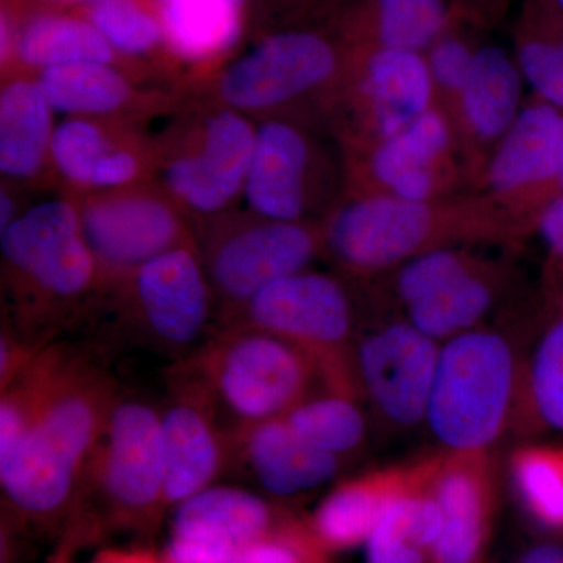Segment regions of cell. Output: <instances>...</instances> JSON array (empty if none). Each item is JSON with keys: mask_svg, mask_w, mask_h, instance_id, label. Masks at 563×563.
<instances>
[{"mask_svg": "<svg viewBox=\"0 0 563 563\" xmlns=\"http://www.w3.org/2000/svg\"><path fill=\"white\" fill-rule=\"evenodd\" d=\"M80 233L79 217L68 202L40 203L3 229V258L11 272L22 277L41 258L62 250Z\"/></svg>", "mask_w": 563, "mask_h": 563, "instance_id": "83f0119b", "label": "cell"}, {"mask_svg": "<svg viewBox=\"0 0 563 563\" xmlns=\"http://www.w3.org/2000/svg\"><path fill=\"white\" fill-rule=\"evenodd\" d=\"M314 251L317 243L307 229L269 221L222 242L211 254L210 277L225 299L247 303L274 282L303 272Z\"/></svg>", "mask_w": 563, "mask_h": 563, "instance_id": "7c38bea8", "label": "cell"}, {"mask_svg": "<svg viewBox=\"0 0 563 563\" xmlns=\"http://www.w3.org/2000/svg\"><path fill=\"white\" fill-rule=\"evenodd\" d=\"M282 418L303 442L342 459L361 448L366 435L357 399L332 391L309 396Z\"/></svg>", "mask_w": 563, "mask_h": 563, "instance_id": "f1b7e54d", "label": "cell"}, {"mask_svg": "<svg viewBox=\"0 0 563 563\" xmlns=\"http://www.w3.org/2000/svg\"><path fill=\"white\" fill-rule=\"evenodd\" d=\"M379 47L424 52L450 24L446 0H372Z\"/></svg>", "mask_w": 563, "mask_h": 563, "instance_id": "1f68e13d", "label": "cell"}, {"mask_svg": "<svg viewBox=\"0 0 563 563\" xmlns=\"http://www.w3.org/2000/svg\"><path fill=\"white\" fill-rule=\"evenodd\" d=\"M92 563H163L152 554L143 551H106L99 554Z\"/></svg>", "mask_w": 563, "mask_h": 563, "instance_id": "60d3db41", "label": "cell"}, {"mask_svg": "<svg viewBox=\"0 0 563 563\" xmlns=\"http://www.w3.org/2000/svg\"><path fill=\"white\" fill-rule=\"evenodd\" d=\"M91 20L110 46L128 54L150 51L161 36L158 25L133 0H98Z\"/></svg>", "mask_w": 563, "mask_h": 563, "instance_id": "d590c367", "label": "cell"}, {"mask_svg": "<svg viewBox=\"0 0 563 563\" xmlns=\"http://www.w3.org/2000/svg\"><path fill=\"white\" fill-rule=\"evenodd\" d=\"M51 154L63 176L80 185H92L96 169L110 154L109 143L90 122H63L52 133Z\"/></svg>", "mask_w": 563, "mask_h": 563, "instance_id": "e575fe53", "label": "cell"}, {"mask_svg": "<svg viewBox=\"0 0 563 563\" xmlns=\"http://www.w3.org/2000/svg\"><path fill=\"white\" fill-rule=\"evenodd\" d=\"M551 2L554 3L558 9H561L563 11V0H551Z\"/></svg>", "mask_w": 563, "mask_h": 563, "instance_id": "f6af8a7d", "label": "cell"}, {"mask_svg": "<svg viewBox=\"0 0 563 563\" xmlns=\"http://www.w3.org/2000/svg\"><path fill=\"white\" fill-rule=\"evenodd\" d=\"M179 365L232 418L233 428L285 417L321 383L306 352L252 325L206 340Z\"/></svg>", "mask_w": 563, "mask_h": 563, "instance_id": "3957f363", "label": "cell"}, {"mask_svg": "<svg viewBox=\"0 0 563 563\" xmlns=\"http://www.w3.org/2000/svg\"><path fill=\"white\" fill-rule=\"evenodd\" d=\"M525 384L529 412L563 431V309L537 344Z\"/></svg>", "mask_w": 563, "mask_h": 563, "instance_id": "d6a6232c", "label": "cell"}, {"mask_svg": "<svg viewBox=\"0 0 563 563\" xmlns=\"http://www.w3.org/2000/svg\"><path fill=\"white\" fill-rule=\"evenodd\" d=\"M517 563H563V547L540 544L521 555Z\"/></svg>", "mask_w": 563, "mask_h": 563, "instance_id": "b9f144b4", "label": "cell"}, {"mask_svg": "<svg viewBox=\"0 0 563 563\" xmlns=\"http://www.w3.org/2000/svg\"><path fill=\"white\" fill-rule=\"evenodd\" d=\"M36 85L51 109L65 113H109L131 98V85L107 63L51 66L43 70Z\"/></svg>", "mask_w": 563, "mask_h": 563, "instance_id": "d4e9b609", "label": "cell"}, {"mask_svg": "<svg viewBox=\"0 0 563 563\" xmlns=\"http://www.w3.org/2000/svg\"><path fill=\"white\" fill-rule=\"evenodd\" d=\"M562 188H563V174H562Z\"/></svg>", "mask_w": 563, "mask_h": 563, "instance_id": "bcb514c9", "label": "cell"}, {"mask_svg": "<svg viewBox=\"0 0 563 563\" xmlns=\"http://www.w3.org/2000/svg\"><path fill=\"white\" fill-rule=\"evenodd\" d=\"M254 150L250 122L222 111L207 125L201 151L168 166L166 184L192 209L220 210L246 184Z\"/></svg>", "mask_w": 563, "mask_h": 563, "instance_id": "5bb4252c", "label": "cell"}, {"mask_svg": "<svg viewBox=\"0 0 563 563\" xmlns=\"http://www.w3.org/2000/svg\"><path fill=\"white\" fill-rule=\"evenodd\" d=\"M335 65L328 41L313 33H280L233 63L220 92L235 109H268L328 80Z\"/></svg>", "mask_w": 563, "mask_h": 563, "instance_id": "9c48e42d", "label": "cell"}, {"mask_svg": "<svg viewBox=\"0 0 563 563\" xmlns=\"http://www.w3.org/2000/svg\"><path fill=\"white\" fill-rule=\"evenodd\" d=\"M136 169H139V165L131 154L111 151L96 169L92 185L95 187H120L135 177Z\"/></svg>", "mask_w": 563, "mask_h": 563, "instance_id": "ab89813d", "label": "cell"}, {"mask_svg": "<svg viewBox=\"0 0 563 563\" xmlns=\"http://www.w3.org/2000/svg\"><path fill=\"white\" fill-rule=\"evenodd\" d=\"M515 60L540 101L563 111V11L551 0L526 3Z\"/></svg>", "mask_w": 563, "mask_h": 563, "instance_id": "cb8c5ba5", "label": "cell"}, {"mask_svg": "<svg viewBox=\"0 0 563 563\" xmlns=\"http://www.w3.org/2000/svg\"><path fill=\"white\" fill-rule=\"evenodd\" d=\"M232 457L279 498L310 492L340 472L343 459L303 442L284 418L231 429Z\"/></svg>", "mask_w": 563, "mask_h": 563, "instance_id": "9a60e30c", "label": "cell"}, {"mask_svg": "<svg viewBox=\"0 0 563 563\" xmlns=\"http://www.w3.org/2000/svg\"><path fill=\"white\" fill-rule=\"evenodd\" d=\"M472 263L459 252L432 250L415 255L407 261L398 274L396 291L404 306L410 307L431 292L439 290L448 282L472 272Z\"/></svg>", "mask_w": 563, "mask_h": 563, "instance_id": "74e56055", "label": "cell"}, {"mask_svg": "<svg viewBox=\"0 0 563 563\" xmlns=\"http://www.w3.org/2000/svg\"><path fill=\"white\" fill-rule=\"evenodd\" d=\"M510 474L533 520L548 531L563 532V451L536 444L518 448Z\"/></svg>", "mask_w": 563, "mask_h": 563, "instance_id": "f546056e", "label": "cell"}, {"mask_svg": "<svg viewBox=\"0 0 563 563\" xmlns=\"http://www.w3.org/2000/svg\"><path fill=\"white\" fill-rule=\"evenodd\" d=\"M433 229L428 203L377 196L344 207L333 218L328 243L344 265L373 272L422 254Z\"/></svg>", "mask_w": 563, "mask_h": 563, "instance_id": "30bf717a", "label": "cell"}, {"mask_svg": "<svg viewBox=\"0 0 563 563\" xmlns=\"http://www.w3.org/2000/svg\"><path fill=\"white\" fill-rule=\"evenodd\" d=\"M132 274L147 336L180 361L188 357L201 346L210 318V287L201 262L187 247L176 246Z\"/></svg>", "mask_w": 563, "mask_h": 563, "instance_id": "ba28073f", "label": "cell"}, {"mask_svg": "<svg viewBox=\"0 0 563 563\" xmlns=\"http://www.w3.org/2000/svg\"><path fill=\"white\" fill-rule=\"evenodd\" d=\"M440 344L398 321L355 343V368L363 398L388 424L413 428L426 421Z\"/></svg>", "mask_w": 563, "mask_h": 563, "instance_id": "52a82bcc", "label": "cell"}, {"mask_svg": "<svg viewBox=\"0 0 563 563\" xmlns=\"http://www.w3.org/2000/svg\"><path fill=\"white\" fill-rule=\"evenodd\" d=\"M328 554L309 525L282 523L244 547L232 563H328Z\"/></svg>", "mask_w": 563, "mask_h": 563, "instance_id": "8d00e7d4", "label": "cell"}, {"mask_svg": "<svg viewBox=\"0 0 563 563\" xmlns=\"http://www.w3.org/2000/svg\"><path fill=\"white\" fill-rule=\"evenodd\" d=\"M495 474L487 451L432 457L431 487L443 529L432 563H479L495 514Z\"/></svg>", "mask_w": 563, "mask_h": 563, "instance_id": "8fae6325", "label": "cell"}, {"mask_svg": "<svg viewBox=\"0 0 563 563\" xmlns=\"http://www.w3.org/2000/svg\"><path fill=\"white\" fill-rule=\"evenodd\" d=\"M246 306L252 328L287 340L312 358L328 391L363 399L351 302L339 282L324 274H291L263 288Z\"/></svg>", "mask_w": 563, "mask_h": 563, "instance_id": "277c9868", "label": "cell"}, {"mask_svg": "<svg viewBox=\"0 0 563 563\" xmlns=\"http://www.w3.org/2000/svg\"><path fill=\"white\" fill-rule=\"evenodd\" d=\"M169 41L192 60L213 57L239 36L242 0H162Z\"/></svg>", "mask_w": 563, "mask_h": 563, "instance_id": "484cf974", "label": "cell"}, {"mask_svg": "<svg viewBox=\"0 0 563 563\" xmlns=\"http://www.w3.org/2000/svg\"><path fill=\"white\" fill-rule=\"evenodd\" d=\"M85 484L128 517H147L166 504L162 415L150 402L118 396L111 407Z\"/></svg>", "mask_w": 563, "mask_h": 563, "instance_id": "5b68a950", "label": "cell"}, {"mask_svg": "<svg viewBox=\"0 0 563 563\" xmlns=\"http://www.w3.org/2000/svg\"><path fill=\"white\" fill-rule=\"evenodd\" d=\"M21 57L31 65L51 66L68 63H107L110 44L95 25L69 18H41L29 25L20 44Z\"/></svg>", "mask_w": 563, "mask_h": 563, "instance_id": "4dcf8cb0", "label": "cell"}, {"mask_svg": "<svg viewBox=\"0 0 563 563\" xmlns=\"http://www.w3.org/2000/svg\"><path fill=\"white\" fill-rule=\"evenodd\" d=\"M493 298L492 285L472 269L407 307V317L426 335L446 342L476 329L492 309Z\"/></svg>", "mask_w": 563, "mask_h": 563, "instance_id": "4316f807", "label": "cell"}, {"mask_svg": "<svg viewBox=\"0 0 563 563\" xmlns=\"http://www.w3.org/2000/svg\"><path fill=\"white\" fill-rule=\"evenodd\" d=\"M523 74L517 60L496 44L474 52L472 70L462 88V109L470 128L484 140L503 139L520 113Z\"/></svg>", "mask_w": 563, "mask_h": 563, "instance_id": "7402d4cb", "label": "cell"}, {"mask_svg": "<svg viewBox=\"0 0 563 563\" xmlns=\"http://www.w3.org/2000/svg\"><path fill=\"white\" fill-rule=\"evenodd\" d=\"M80 224L99 268L114 273H133L179 246V222L173 211L147 196L99 199L87 207Z\"/></svg>", "mask_w": 563, "mask_h": 563, "instance_id": "4fadbf2b", "label": "cell"}, {"mask_svg": "<svg viewBox=\"0 0 563 563\" xmlns=\"http://www.w3.org/2000/svg\"><path fill=\"white\" fill-rule=\"evenodd\" d=\"M412 483V465H410ZM399 493L366 539V563H428L431 555L418 547L410 521L409 488Z\"/></svg>", "mask_w": 563, "mask_h": 563, "instance_id": "836d02e7", "label": "cell"}, {"mask_svg": "<svg viewBox=\"0 0 563 563\" xmlns=\"http://www.w3.org/2000/svg\"><path fill=\"white\" fill-rule=\"evenodd\" d=\"M276 515L261 496L235 487H211L179 504L173 536L239 554L276 528Z\"/></svg>", "mask_w": 563, "mask_h": 563, "instance_id": "ac0fdd59", "label": "cell"}, {"mask_svg": "<svg viewBox=\"0 0 563 563\" xmlns=\"http://www.w3.org/2000/svg\"><path fill=\"white\" fill-rule=\"evenodd\" d=\"M468 2L473 3L476 9L484 11H498L499 7L503 5L504 0H468Z\"/></svg>", "mask_w": 563, "mask_h": 563, "instance_id": "ee69618b", "label": "cell"}, {"mask_svg": "<svg viewBox=\"0 0 563 563\" xmlns=\"http://www.w3.org/2000/svg\"><path fill=\"white\" fill-rule=\"evenodd\" d=\"M49 102L38 85L13 81L0 96V169L14 179L38 173L51 151Z\"/></svg>", "mask_w": 563, "mask_h": 563, "instance_id": "603a6c76", "label": "cell"}, {"mask_svg": "<svg viewBox=\"0 0 563 563\" xmlns=\"http://www.w3.org/2000/svg\"><path fill=\"white\" fill-rule=\"evenodd\" d=\"M309 147L301 133L284 122H268L255 133L246 198L272 221L292 222L303 210V179Z\"/></svg>", "mask_w": 563, "mask_h": 563, "instance_id": "e0dca14e", "label": "cell"}, {"mask_svg": "<svg viewBox=\"0 0 563 563\" xmlns=\"http://www.w3.org/2000/svg\"><path fill=\"white\" fill-rule=\"evenodd\" d=\"M563 111L531 103L504 133L488 169L496 191L529 190L548 201L563 195Z\"/></svg>", "mask_w": 563, "mask_h": 563, "instance_id": "2e32d148", "label": "cell"}, {"mask_svg": "<svg viewBox=\"0 0 563 563\" xmlns=\"http://www.w3.org/2000/svg\"><path fill=\"white\" fill-rule=\"evenodd\" d=\"M13 214V201H11L10 196L2 195V199H0V224H2V231L14 220Z\"/></svg>", "mask_w": 563, "mask_h": 563, "instance_id": "7bdbcfd3", "label": "cell"}, {"mask_svg": "<svg viewBox=\"0 0 563 563\" xmlns=\"http://www.w3.org/2000/svg\"><path fill=\"white\" fill-rule=\"evenodd\" d=\"M474 52L462 36L444 32L428 49L429 70L433 84L448 91L461 92L472 70Z\"/></svg>", "mask_w": 563, "mask_h": 563, "instance_id": "f35d334b", "label": "cell"}, {"mask_svg": "<svg viewBox=\"0 0 563 563\" xmlns=\"http://www.w3.org/2000/svg\"><path fill=\"white\" fill-rule=\"evenodd\" d=\"M161 410L166 465V504L187 501L211 487L232 461L231 428H222L217 402L180 365L169 377Z\"/></svg>", "mask_w": 563, "mask_h": 563, "instance_id": "8992f818", "label": "cell"}, {"mask_svg": "<svg viewBox=\"0 0 563 563\" xmlns=\"http://www.w3.org/2000/svg\"><path fill=\"white\" fill-rule=\"evenodd\" d=\"M409 483L410 466L344 481L322 499L309 528L329 553L365 543L388 504Z\"/></svg>", "mask_w": 563, "mask_h": 563, "instance_id": "d6986e66", "label": "cell"}, {"mask_svg": "<svg viewBox=\"0 0 563 563\" xmlns=\"http://www.w3.org/2000/svg\"><path fill=\"white\" fill-rule=\"evenodd\" d=\"M118 396L106 369L60 346L41 347L3 388L0 485L14 510L44 518L69 506Z\"/></svg>", "mask_w": 563, "mask_h": 563, "instance_id": "6da1fadb", "label": "cell"}, {"mask_svg": "<svg viewBox=\"0 0 563 563\" xmlns=\"http://www.w3.org/2000/svg\"><path fill=\"white\" fill-rule=\"evenodd\" d=\"M365 84L384 139L431 109L433 79L421 52L377 47L366 62Z\"/></svg>", "mask_w": 563, "mask_h": 563, "instance_id": "ffe728a7", "label": "cell"}, {"mask_svg": "<svg viewBox=\"0 0 563 563\" xmlns=\"http://www.w3.org/2000/svg\"><path fill=\"white\" fill-rule=\"evenodd\" d=\"M512 343L472 329L440 346L426 422L444 453H483L501 439L520 396Z\"/></svg>", "mask_w": 563, "mask_h": 563, "instance_id": "7a4b0ae2", "label": "cell"}, {"mask_svg": "<svg viewBox=\"0 0 563 563\" xmlns=\"http://www.w3.org/2000/svg\"><path fill=\"white\" fill-rule=\"evenodd\" d=\"M450 129L429 109L395 135L384 139L373 157V173L391 195L426 202L433 191L432 165L446 151Z\"/></svg>", "mask_w": 563, "mask_h": 563, "instance_id": "44dd1931", "label": "cell"}]
</instances>
